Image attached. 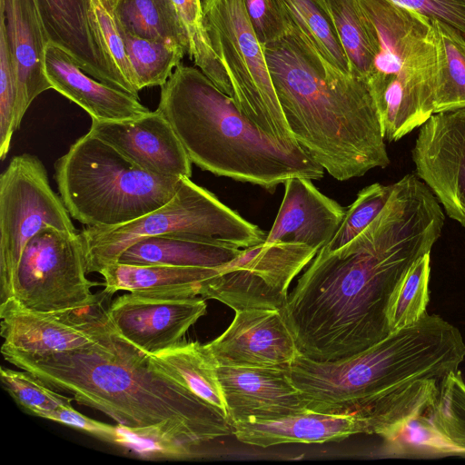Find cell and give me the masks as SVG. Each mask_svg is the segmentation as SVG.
Returning a JSON list of instances; mask_svg holds the SVG:
<instances>
[{"label":"cell","instance_id":"obj_1","mask_svg":"<svg viewBox=\"0 0 465 465\" xmlns=\"http://www.w3.org/2000/svg\"><path fill=\"white\" fill-rule=\"evenodd\" d=\"M444 219L430 188L407 174L364 230L334 251L321 248L281 310L300 354L336 361L391 334V297L409 269L430 253Z\"/></svg>","mask_w":465,"mask_h":465},{"label":"cell","instance_id":"obj_2","mask_svg":"<svg viewBox=\"0 0 465 465\" xmlns=\"http://www.w3.org/2000/svg\"><path fill=\"white\" fill-rule=\"evenodd\" d=\"M464 360L460 331L426 312L351 357L320 362L299 355L288 372L308 410L353 416L363 433L384 438L430 413L441 382Z\"/></svg>","mask_w":465,"mask_h":465},{"label":"cell","instance_id":"obj_3","mask_svg":"<svg viewBox=\"0 0 465 465\" xmlns=\"http://www.w3.org/2000/svg\"><path fill=\"white\" fill-rule=\"evenodd\" d=\"M55 391L131 430H157L200 446L232 434L231 420L114 330L84 347L45 356L1 352Z\"/></svg>","mask_w":465,"mask_h":465},{"label":"cell","instance_id":"obj_4","mask_svg":"<svg viewBox=\"0 0 465 465\" xmlns=\"http://www.w3.org/2000/svg\"><path fill=\"white\" fill-rule=\"evenodd\" d=\"M262 47L289 128L312 160L338 181L389 165L380 115L364 80L330 65L292 25Z\"/></svg>","mask_w":465,"mask_h":465},{"label":"cell","instance_id":"obj_5","mask_svg":"<svg viewBox=\"0 0 465 465\" xmlns=\"http://www.w3.org/2000/svg\"><path fill=\"white\" fill-rule=\"evenodd\" d=\"M160 111L192 163L273 193L294 176L320 180L324 169L301 146L262 132L200 69L179 64L161 86Z\"/></svg>","mask_w":465,"mask_h":465},{"label":"cell","instance_id":"obj_6","mask_svg":"<svg viewBox=\"0 0 465 465\" xmlns=\"http://www.w3.org/2000/svg\"><path fill=\"white\" fill-rule=\"evenodd\" d=\"M378 40L367 84L385 141L396 142L433 114L438 42L425 16L389 0H358Z\"/></svg>","mask_w":465,"mask_h":465},{"label":"cell","instance_id":"obj_7","mask_svg":"<svg viewBox=\"0 0 465 465\" xmlns=\"http://www.w3.org/2000/svg\"><path fill=\"white\" fill-rule=\"evenodd\" d=\"M54 180L71 217L101 227L128 223L163 206L183 178L145 172L88 132L56 160Z\"/></svg>","mask_w":465,"mask_h":465},{"label":"cell","instance_id":"obj_8","mask_svg":"<svg viewBox=\"0 0 465 465\" xmlns=\"http://www.w3.org/2000/svg\"><path fill=\"white\" fill-rule=\"evenodd\" d=\"M176 232L219 238L242 249L264 242L267 235L215 194L184 177L163 206L125 223L87 226L80 232L86 272L99 273L118 262L121 254L142 238Z\"/></svg>","mask_w":465,"mask_h":465},{"label":"cell","instance_id":"obj_9","mask_svg":"<svg viewBox=\"0 0 465 465\" xmlns=\"http://www.w3.org/2000/svg\"><path fill=\"white\" fill-rule=\"evenodd\" d=\"M202 7L205 29L229 79L235 105L278 143L300 146L282 110L244 0H202Z\"/></svg>","mask_w":465,"mask_h":465},{"label":"cell","instance_id":"obj_10","mask_svg":"<svg viewBox=\"0 0 465 465\" xmlns=\"http://www.w3.org/2000/svg\"><path fill=\"white\" fill-rule=\"evenodd\" d=\"M70 216L42 161L30 153L13 157L0 176V305L14 299L29 240L45 226L75 232Z\"/></svg>","mask_w":465,"mask_h":465},{"label":"cell","instance_id":"obj_11","mask_svg":"<svg viewBox=\"0 0 465 465\" xmlns=\"http://www.w3.org/2000/svg\"><path fill=\"white\" fill-rule=\"evenodd\" d=\"M80 232L45 226L25 245L19 262L13 302L34 312L84 307L101 283L87 279Z\"/></svg>","mask_w":465,"mask_h":465},{"label":"cell","instance_id":"obj_12","mask_svg":"<svg viewBox=\"0 0 465 465\" xmlns=\"http://www.w3.org/2000/svg\"><path fill=\"white\" fill-rule=\"evenodd\" d=\"M316 253L315 249L291 241H264L243 248L203 284L200 296L217 300L234 312L282 310L292 280Z\"/></svg>","mask_w":465,"mask_h":465},{"label":"cell","instance_id":"obj_13","mask_svg":"<svg viewBox=\"0 0 465 465\" xmlns=\"http://www.w3.org/2000/svg\"><path fill=\"white\" fill-rule=\"evenodd\" d=\"M114 294L98 292L88 305L57 312H34L13 302L0 305L1 352L45 356L84 347L114 330L108 309Z\"/></svg>","mask_w":465,"mask_h":465},{"label":"cell","instance_id":"obj_14","mask_svg":"<svg viewBox=\"0 0 465 465\" xmlns=\"http://www.w3.org/2000/svg\"><path fill=\"white\" fill-rule=\"evenodd\" d=\"M417 176L465 228V108L433 114L412 149Z\"/></svg>","mask_w":465,"mask_h":465},{"label":"cell","instance_id":"obj_15","mask_svg":"<svg viewBox=\"0 0 465 465\" xmlns=\"http://www.w3.org/2000/svg\"><path fill=\"white\" fill-rule=\"evenodd\" d=\"M204 298L129 292L112 301L108 312L117 333L149 356L183 341L206 313Z\"/></svg>","mask_w":465,"mask_h":465},{"label":"cell","instance_id":"obj_16","mask_svg":"<svg viewBox=\"0 0 465 465\" xmlns=\"http://www.w3.org/2000/svg\"><path fill=\"white\" fill-rule=\"evenodd\" d=\"M204 346L217 366L288 369L301 355L281 310L237 311L229 327Z\"/></svg>","mask_w":465,"mask_h":465},{"label":"cell","instance_id":"obj_17","mask_svg":"<svg viewBox=\"0 0 465 465\" xmlns=\"http://www.w3.org/2000/svg\"><path fill=\"white\" fill-rule=\"evenodd\" d=\"M89 133L152 174L192 176V163L164 115L158 111L120 121L92 120Z\"/></svg>","mask_w":465,"mask_h":465},{"label":"cell","instance_id":"obj_18","mask_svg":"<svg viewBox=\"0 0 465 465\" xmlns=\"http://www.w3.org/2000/svg\"><path fill=\"white\" fill-rule=\"evenodd\" d=\"M217 375L232 424L274 420L308 410L288 369L217 366Z\"/></svg>","mask_w":465,"mask_h":465},{"label":"cell","instance_id":"obj_19","mask_svg":"<svg viewBox=\"0 0 465 465\" xmlns=\"http://www.w3.org/2000/svg\"><path fill=\"white\" fill-rule=\"evenodd\" d=\"M51 42L64 49L91 77L139 98L115 70L97 33L91 0H34Z\"/></svg>","mask_w":465,"mask_h":465},{"label":"cell","instance_id":"obj_20","mask_svg":"<svg viewBox=\"0 0 465 465\" xmlns=\"http://www.w3.org/2000/svg\"><path fill=\"white\" fill-rule=\"evenodd\" d=\"M0 16L17 74V130L32 102L52 89L45 74V48L50 39L34 0H0Z\"/></svg>","mask_w":465,"mask_h":465},{"label":"cell","instance_id":"obj_21","mask_svg":"<svg viewBox=\"0 0 465 465\" xmlns=\"http://www.w3.org/2000/svg\"><path fill=\"white\" fill-rule=\"evenodd\" d=\"M346 210L321 193L312 180L294 176L284 183V194L266 242L291 241L317 252L336 233Z\"/></svg>","mask_w":465,"mask_h":465},{"label":"cell","instance_id":"obj_22","mask_svg":"<svg viewBox=\"0 0 465 465\" xmlns=\"http://www.w3.org/2000/svg\"><path fill=\"white\" fill-rule=\"evenodd\" d=\"M45 74L52 89L82 107L92 120L120 121L150 111L138 97L90 77L64 49L51 41L45 48Z\"/></svg>","mask_w":465,"mask_h":465},{"label":"cell","instance_id":"obj_23","mask_svg":"<svg viewBox=\"0 0 465 465\" xmlns=\"http://www.w3.org/2000/svg\"><path fill=\"white\" fill-rule=\"evenodd\" d=\"M232 428V434L239 441L261 448L284 443L341 441L363 433L361 422L353 416L311 410L269 420L233 422Z\"/></svg>","mask_w":465,"mask_h":465},{"label":"cell","instance_id":"obj_24","mask_svg":"<svg viewBox=\"0 0 465 465\" xmlns=\"http://www.w3.org/2000/svg\"><path fill=\"white\" fill-rule=\"evenodd\" d=\"M242 250L219 238L176 232L140 239L121 254L118 262L220 268L236 258Z\"/></svg>","mask_w":465,"mask_h":465},{"label":"cell","instance_id":"obj_25","mask_svg":"<svg viewBox=\"0 0 465 465\" xmlns=\"http://www.w3.org/2000/svg\"><path fill=\"white\" fill-rule=\"evenodd\" d=\"M220 268L173 265H134L116 262L103 269L104 290L161 296H200L203 284L216 275Z\"/></svg>","mask_w":465,"mask_h":465},{"label":"cell","instance_id":"obj_26","mask_svg":"<svg viewBox=\"0 0 465 465\" xmlns=\"http://www.w3.org/2000/svg\"><path fill=\"white\" fill-rule=\"evenodd\" d=\"M150 357L155 364L228 417L225 400L217 375V365L204 344L183 341Z\"/></svg>","mask_w":465,"mask_h":465},{"label":"cell","instance_id":"obj_27","mask_svg":"<svg viewBox=\"0 0 465 465\" xmlns=\"http://www.w3.org/2000/svg\"><path fill=\"white\" fill-rule=\"evenodd\" d=\"M348 59L351 72L367 81L378 52L375 31L358 0H321Z\"/></svg>","mask_w":465,"mask_h":465},{"label":"cell","instance_id":"obj_28","mask_svg":"<svg viewBox=\"0 0 465 465\" xmlns=\"http://www.w3.org/2000/svg\"><path fill=\"white\" fill-rule=\"evenodd\" d=\"M290 25L337 71L351 75L350 64L321 0H276ZM354 75V74H353Z\"/></svg>","mask_w":465,"mask_h":465},{"label":"cell","instance_id":"obj_29","mask_svg":"<svg viewBox=\"0 0 465 465\" xmlns=\"http://www.w3.org/2000/svg\"><path fill=\"white\" fill-rule=\"evenodd\" d=\"M113 17L120 31L142 38L169 41L187 51L169 0H118Z\"/></svg>","mask_w":465,"mask_h":465},{"label":"cell","instance_id":"obj_30","mask_svg":"<svg viewBox=\"0 0 465 465\" xmlns=\"http://www.w3.org/2000/svg\"><path fill=\"white\" fill-rule=\"evenodd\" d=\"M431 24L435 30L439 52L433 114L463 109L465 44L438 22Z\"/></svg>","mask_w":465,"mask_h":465},{"label":"cell","instance_id":"obj_31","mask_svg":"<svg viewBox=\"0 0 465 465\" xmlns=\"http://www.w3.org/2000/svg\"><path fill=\"white\" fill-rule=\"evenodd\" d=\"M120 33L138 91L144 87L163 86L186 54L182 45L169 41L142 38L123 31Z\"/></svg>","mask_w":465,"mask_h":465},{"label":"cell","instance_id":"obj_32","mask_svg":"<svg viewBox=\"0 0 465 465\" xmlns=\"http://www.w3.org/2000/svg\"><path fill=\"white\" fill-rule=\"evenodd\" d=\"M169 1L186 41V54L220 90L232 97L229 79L204 26L202 0Z\"/></svg>","mask_w":465,"mask_h":465},{"label":"cell","instance_id":"obj_33","mask_svg":"<svg viewBox=\"0 0 465 465\" xmlns=\"http://www.w3.org/2000/svg\"><path fill=\"white\" fill-rule=\"evenodd\" d=\"M430 263V253H426L409 269L393 292L388 307L391 332L417 322L426 313Z\"/></svg>","mask_w":465,"mask_h":465},{"label":"cell","instance_id":"obj_34","mask_svg":"<svg viewBox=\"0 0 465 465\" xmlns=\"http://www.w3.org/2000/svg\"><path fill=\"white\" fill-rule=\"evenodd\" d=\"M390 452L401 456L460 454L436 429L430 413L415 416L384 437Z\"/></svg>","mask_w":465,"mask_h":465},{"label":"cell","instance_id":"obj_35","mask_svg":"<svg viewBox=\"0 0 465 465\" xmlns=\"http://www.w3.org/2000/svg\"><path fill=\"white\" fill-rule=\"evenodd\" d=\"M430 419L440 434L465 454V381L460 371L450 372L441 382Z\"/></svg>","mask_w":465,"mask_h":465},{"label":"cell","instance_id":"obj_36","mask_svg":"<svg viewBox=\"0 0 465 465\" xmlns=\"http://www.w3.org/2000/svg\"><path fill=\"white\" fill-rule=\"evenodd\" d=\"M3 388L26 413L44 418L50 411L72 405L74 398L58 393L29 371L0 368Z\"/></svg>","mask_w":465,"mask_h":465},{"label":"cell","instance_id":"obj_37","mask_svg":"<svg viewBox=\"0 0 465 465\" xmlns=\"http://www.w3.org/2000/svg\"><path fill=\"white\" fill-rule=\"evenodd\" d=\"M392 190L393 183L384 185L379 183L361 190L354 202L346 210L336 233L324 247L334 251L364 230L384 208Z\"/></svg>","mask_w":465,"mask_h":465},{"label":"cell","instance_id":"obj_38","mask_svg":"<svg viewBox=\"0 0 465 465\" xmlns=\"http://www.w3.org/2000/svg\"><path fill=\"white\" fill-rule=\"evenodd\" d=\"M18 81L15 66L0 16V158L5 160L15 132V109Z\"/></svg>","mask_w":465,"mask_h":465},{"label":"cell","instance_id":"obj_39","mask_svg":"<svg viewBox=\"0 0 465 465\" xmlns=\"http://www.w3.org/2000/svg\"><path fill=\"white\" fill-rule=\"evenodd\" d=\"M91 6L94 25L105 54L115 70L136 89L126 47L113 15L100 0H91Z\"/></svg>","mask_w":465,"mask_h":465},{"label":"cell","instance_id":"obj_40","mask_svg":"<svg viewBox=\"0 0 465 465\" xmlns=\"http://www.w3.org/2000/svg\"><path fill=\"white\" fill-rule=\"evenodd\" d=\"M438 22L465 44V0H389Z\"/></svg>","mask_w":465,"mask_h":465},{"label":"cell","instance_id":"obj_41","mask_svg":"<svg viewBox=\"0 0 465 465\" xmlns=\"http://www.w3.org/2000/svg\"><path fill=\"white\" fill-rule=\"evenodd\" d=\"M245 9L262 45L282 37L290 25L282 15L276 0H244Z\"/></svg>","mask_w":465,"mask_h":465},{"label":"cell","instance_id":"obj_42","mask_svg":"<svg viewBox=\"0 0 465 465\" xmlns=\"http://www.w3.org/2000/svg\"><path fill=\"white\" fill-rule=\"evenodd\" d=\"M44 418L82 430L109 443L115 444L118 437L117 425L113 426L93 420L75 411L72 405L50 411Z\"/></svg>","mask_w":465,"mask_h":465},{"label":"cell","instance_id":"obj_43","mask_svg":"<svg viewBox=\"0 0 465 465\" xmlns=\"http://www.w3.org/2000/svg\"><path fill=\"white\" fill-rule=\"evenodd\" d=\"M105 9L113 15L118 0H100Z\"/></svg>","mask_w":465,"mask_h":465}]
</instances>
